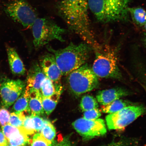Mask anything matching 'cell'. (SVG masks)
<instances>
[{
  "mask_svg": "<svg viewBox=\"0 0 146 146\" xmlns=\"http://www.w3.org/2000/svg\"><path fill=\"white\" fill-rule=\"evenodd\" d=\"M133 21L139 26H144L146 23V11L141 7L129 8L128 9Z\"/></svg>",
  "mask_w": 146,
  "mask_h": 146,
  "instance_id": "cell-20",
  "label": "cell"
},
{
  "mask_svg": "<svg viewBox=\"0 0 146 146\" xmlns=\"http://www.w3.org/2000/svg\"><path fill=\"white\" fill-rule=\"evenodd\" d=\"M144 28H145V30L146 31V23H145V24L144 25Z\"/></svg>",
  "mask_w": 146,
  "mask_h": 146,
  "instance_id": "cell-35",
  "label": "cell"
},
{
  "mask_svg": "<svg viewBox=\"0 0 146 146\" xmlns=\"http://www.w3.org/2000/svg\"><path fill=\"white\" fill-rule=\"evenodd\" d=\"M23 128L11 135L8 139V143L15 146H26L30 143V140Z\"/></svg>",
  "mask_w": 146,
  "mask_h": 146,
  "instance_id": "cell-18",
  "label": "cell"
},
{
  "mask_svg": "<svg viewBox=\"0 0 146 146\" xmlns=\"http://www.w3.org/2000/svg\"><path fill=\"white\" fill-rule=\"evenodd\" d=\"M130 94V92L127 89L123 88L117 87L99 91L96 98L98 103L104 106Z\"/></svg>",
  "mask_w": 146,
  "mask_h": 146,
  "instance_id": "cell-13",
  "label": "cell"
},
{
  "mask_svg": "<svg viewBox=\"0 0 146 146\" xmlns=\"http://www.w3.org/2000/svg\"><path fill=\"white\" fill-rule=\"evenodd\" d=\"M61 89H63V87L61 83H55L46 77L42 84L40 92L43 97H48Z\"/></svg>",
  "mask_w": 146,
  "mask_h": 146,
  "instance_id": "cell-19",
  "label": "cell"
},
{
  "mask_svg": "<svg viewBox=\"0 0 146 146\" xmlns=\"http://www.w3.org/2000/svg\"><path fill=\"white\" fill-rule=\"evenodd\" d=\"M40 132L42 135L52 143L56 136V131L54 125L46 120H44V123Z\"/></svg>",
  "mask_w": 146,
  "mask_h": 146,
  "instance_id": "cell-22",
  "label": "cell"
},
{
  "mask_svg": "<svg viewBox=\"0 0 146 146\" xmlns=\"http://www.w3.org/2000/svg\"><path fill=\"white\" fill-rule=\"evenodd\" d=\"M10 116V113L6 109H0V125L3 127L9 124Z\"/></svg>",
  "mask_w": 146,
  "mask_h": 146,
  "instance_id": "cell-29",
  "label": "cell"
},
{
  "mask_svg": "<svg viewBox=\"0 0 146 146\" xmlns=\"http://www.w3.org/2000/svg\"><path fill=\"white\" fill-rule=\"evenodd\" d=\"M129 142L125 140H120L115 142H113L105 146H128Z\"/></svg>",
  "mask_w": 146,
  "mask_h": 146,
  "instance_id": "cell-32",
  "label": "cell"
},
{
  "mask_svg": "<svg viewBox=\"0 0 146 146\" xmlns=\"http://www.w3.org/2000/svg\"><path fill=\"white\" fill-rule=\"evenodd\" d=\"M146 112L141 105L129 106L116 112L110 114L106 118L109 129H121L127 127Z\"/></svg>",
  "mask_w": 146,
  "mask_h": 146,
  "instance_id": "cell-8",
  "label": "cell"
},
{
  "mask_svg": "<svg viewBox=\"0 0 146 146\" xmlns=\"http://www.w3.org/2000/svg\"><path fill=\"white\" fill-rule=\"evenodd\" d=\"M143 41L144 44H145V46L146 48V33H145V35H144Z\"/></svg>",
  "mask_w": 146,
  "mask_h": 146,
  "instance_id": "cell-34",
  "label": "cell"
},
{
  "mask_svg": "<svg viewBox=\"0 0 146 146\" xmlns=\"http://www.w3.org/2000/svg\"><path fill=\"white\" fill-rule=\"evenodd\" d=\"M72 125L76 132L86 140L103 136L107 133L105 122L102 119L89 120L81 118L76 120Z\"/></svg>",
  "mask_w": 146,
  "mask_h": 146,
  "instance_id": "cell-10",
  "label": "cell"
},
{
  "mask_svg": "<svg viewBox=\"0 0 146 146\" xmlns=\"http://www.w3.org/2000/svg\"><path fill=\"white\" fill-rule=\"evenodd\" d=\"M63 90V89H60L53 95L48 97L42 98V104L43 108L47 115H50L55 108Z\"/></svg>",
  "mask_w": 146,
  "mask_h": 146,
  "instance_id": "cell-17",
  "label": "cell"
},
{
  "mask_svg": "<svg viewBox=\"0 0 146 146\" xmlns=\"http://www.w3.org/2000/svg\"><path fill=\"white\" fill-rule=\"evenodd\" d=\"M40 66L47 78L55 83H61L62 75L53 54L50 52L42 56Z\"/></svg>",
  "mask_w": 146,
  "mask_h": 146,
  "instance_id": "cell-11",
  "label": "cell"
},
{
  "mask_svg": "<svg viewBox=\"0 0 146 146\" xmlns=\"http://www.w3.org/2000/svg\"><path fill=\"white\" fill-rule=\"evenodd\" d=\"M46 78V76L40 65L37 63H35L31 66L27 73L26 87L30 91H40L42 84Z\"/></svg>",
  "mask_w": 146,
  "mask_h": 146,
  "instance_id": "cell-12",
  "label": "cell"
},
{
  "mask_svg": "<svg viewBox=\"0 0 146 146\" xmlns=\"http://www.w3.org/2000/svg\"><path fill=\"white\" fill-rule=\"evenodd\" d=\"M5 13L25 27H32L38 18L37 14L27 0H11L3 6Z\"/></svg>",
  "mask_w": 146,
  "mask_h": 146,
  "instance_id": "cell-7",
  "label": "cell"
},
{
  "mask_svg": "<svg viewBox=\"0 0 146 146\" xmlns=\"http://www.w3.org/2000/svg\"><path fill=\"white\" fill-rule=\"evenodd\" d=\"M42 98L40 91H30L29 106L31 114L40 116L44 114L42 104Z\"/></svg>",
  "mask_w": 146,
  "mask_h": 146,
  "instance_id": "cell-15",
  "label": "cell"
},
{
  "mask_svg": "<svg viewBox=\"0 0 146 146\" xmlns=\"http://www.w3.org/2000/svg\"><path fill=\"white\" fill-rule=\"evenodd\" d=\"M26 116L23 113L19 114L14 112L10 114L9 124L13 126L18 128H22L23 120Z\"/></svg>",
  "mask_w": 146,
  "mask_h": 146,
  "instance_id": "cell-24",
  "label": "cell"
},
{
  "mask_svg": "<svg viewBox=\"0 0 146 146\" xmlns=\"http://www.w3.org/2000/svg\"><path fill=\"white\" fill-rule=\"evenodd\" d=\"M30 93V90L26 87L21 96L16 100L13 108L14 112L16 113L28 112L31 114L29 106Z\"/></svg>",
  "mask_w": 146,
  "mask_h": 146,
  "instance_id": "cell-16",
  "label": "cell"
},
{
  "mask_svg": "<svg viewBox=\"0 0 146 146\" xmlns=\"http://www.w3.org/2000/svg\"><path fill=\"white\" fill-rule=\"evenodd\" d=\"M51 146H73V145L70 138L66 137L59 141L54 140L52 142Z\"/></svg>",
  "mask_w": 146,
  "mask_h": 146,
  "instance_id": "cell-31",
  "label": "cell"
},
{
  "mask_svg": "<svg viewBox=\"0 0 146 146\" xmlns=\"http://www.w3.org/2000/svg\"><path fill=\"white\" fill-rule=\"evenodd\" d=\"M81 109L83 111L98 108V104L97 100L94 97L86 95L82 98L80 104Z\"/></svg>",
  "mask_w": 146,
  "mask_h": 146,
  "instance_id": "cell-23",
  "label": "cell"
},
{
  "mask_svg": "<svg viewBox=\"0 0 146 146\" xmlns=\"http://www.w3.org/2000/svg\"><path fill=\"white\" fill-rule=\"evenodd\" d=\"M23 129L28 135H31L36 132L31 115H27L23 120Z\"/></svg>",
  "mask_w": 146,
  "mask_h": 146,
  "instance_id": "cell-26",
  "label": "cell"
},
{
  "mask_svg": "<svg viewBox=\"0 0 146 146\" xmlns=\"http://www.w3.org/2000/svg\"><path fill=\"white\" fill-rule=\"evenodd\" d=\"M67 76V82L69 90L76 96L92 91L99 85L98 78L87 63Z\"/></svg>",
  "mask_w": 146,
  "mask_h": 146,
  "instance_id": "cell-6",
  "label": "cell"
},
{
  "mask_svg": "<svg viewBox=\"0 0 146 146\" xmlns=\"http://www.w3.org/2000/svg\"><path fill=\"white\" fill-rule=\"evenodd\" d=\"M101 115V111L98 108L85 111L83 118L87 120H94L98 119Z\"/></svg>",
  "mask_w": 146,
  "mask_h": 146,
  "instance_id": "cell-27",
  "label": "cell"
},
{
  "mask_svg": "<svg viewBox=\"0 0 146 146\" xmlns=\"http://www.w3.org/2000/svg\"><path fill=\"white\" fill-rule=\"evenodd\" d=\"M36 132H40L44 123V120L39 116L31 114Z\"/></svg>",
  "mask_w": 146,
  "mask_h": 146,
  "instance_id": "cell-28",
  "label": "cell"
},
{
  "mask_svg": "<svg viewBox=\"0 0 146 146\" xmlns=\"http://www.w3.org/2000/svg\"><path fill=\"white\" fill-rule=\"evenodd\" d=\"M130 105L131 103L126 100L118 99L107 105H102L101 111L106 113H113L118 112Z\"/></svg>",
  "mask_w": 146,
  "mask_h": 146,
  "instance_id": "cell-21",
  "label": "cell"
},
{
  "mask_svg": "<svg viewBox=\"0 0 146 146\" xmlns=\"http://www.w3.org/2000/svg\"><path fill=\"white\" fill-rule=\"evenodd\" d=\"M95 58L92 68L98 78L123 79L118 64V49L98 43L93 47Z\"/></svg>",
  "mask_w": 146,
  "mask_h": 146,
  "instance_id": "cell-3",
  "label": "cell"
},
{
  "mask_svg": "<svg viewBox=\"0 0 146 146\" xmlns=\"http://www.w3.org/2000/svg\"><path fill=\"white\" fill-rule=\"evenodd\" d=\"M21 128H18L15 127L9 123L8 125L2 127V132L5 135L7 140H8L11 135L13 134L15 132L19 131Z\"/></svg>",
  "mask_w": 146,
  "mask_h": 146,
  "instance_id": "cell-30",
  "label": "cell"
},
{
  "mask_svg": "<svg viewBox=\"0 0 146 146\" xmlns=\"http://www.w3.org/2000/svg\"><path fill=\"white\" fill-rule=\"evenodd\" d=\"M47 48L54 55L62 75L64 76L86 63L94 51L92 46L85 42L78 44L71 42L65 48L59 50L50 46Z\"/></svg>",
  "mask_w": 146,
  "mask_h": 146,
  "instance_id": "cell-2",
  "label": "cell"
},
{
  "mask_svg": "<svg viewBox=\"0 0 146 146\" xmlns=\"http://www.w3.org/2000/svg\"><path fill=\"white\" fill-rule=\"evenodd\" d=\"M88 0H60L58 14L71 31L92 47L98 42L91 29L88 15Z\"/></svg>",
  "mask_w": 146,
  "mask_h": 146,
  "instance_id": "cell-1",
  "label": "cell"
},
{
  "mask_svg": "<svg viewBox=\"0 0 146 146\" xmlns=\"http://www.w3.org/2000/svg\"><path fill=\"white\" fill-rule=\"evenodd\" d=\"M32 28L36 48H41L54 40L62 42L65 41L63 36L66 30L48 18H38Z\"/></svg>",
  "mask_w": 146,
  "mask_h": 146,
  "instance_id": "cell-5",
  "label": "cell"
},
{
  "mask_svg": "<svg viewBox=\"0 0 146 146\" xmlns=\"http://www.w3.org/2000/svg\"><path fill=\"white\" fill-rule=\"evenodd\" d=\"M9 65L13 74L16 75H23L26 72V69L17 52L11 47L7 48Z\"/></svg>",
  "mask_w": 146,
  "mask_h": 146,
  "instance_id": "cell-14",
  "label": "cell"
},
{
  "mask_svg": "<svg viewBox=\"0 0 146 146\" xmlns=\"http://www.w3.org/2000/svg\"><path fill=\"white\" fill-rule=\"evenodd\" d=\"M132 0H88L89 9L102 23L128 19L129 5Z\"/></svg>",
  "mask_w": 146,
  "mask_h": 146,
  "instance_id": "cell-4",
  "label": "cell"
},
{
  "mask_svg": "<svg viewBox=\"0 0 146 146\" xmlns=\"http://www.w3.org/2000/svg\"><path fill=\"white\" fill-rule=\"evenodd\" d=\"M52 142L48 141L41 133H36L33 137L31 146H51Z\"/></svg>",
  "mask_w": 146,
  "mask_h": 146,
  "instance_id": "cell-25",
  "label": "cell"
},
{
  "mask_svg": "<svg viewBox=\"0 0 146 146\" xmlns=\"http://www.w3.org/2000/svg\"><path fill=\"white\" fill-rule=\"evenodd\" d=\"M6 146H15L12 145H10V144H8V145H7Z\"/></svg>",
  "mask_w": 146,
  "mask_h": 146,
  "instance_id": "cell-36",
  "label": "cell"
},
{
  "mask_svg": "<svg viewBox=\"0 0 146 146\" xmlns=\"http://www.w3.org/2000/svg\"><path fill=\"white\" fill-rule=\"evenodd\" d=\"M26 84L21 80L2 78L0 85V95L3 106L8 108L15 103L21 96Z\"/></svg>",
  "mask_w": 146,
  "mask_h": 146,
  "instance_id": "cell-9",
  "label": "cell"
},
{
  "mask_svg": "<svg viewBox=\"0 0 146 146\" xmlns=\"http://www.w3.org/2000/svg\"><path fill=\"white\" fill-rule=\"evenodd\" d=\"M9 144L8 140L3 132L0 131V146H6Z\"/></svg>",
  "mask_w": 146,
  "mask_h": 146,
  "instance_id": "cell-33",
  "label": "cell"
}]
</instances>
